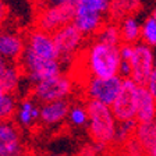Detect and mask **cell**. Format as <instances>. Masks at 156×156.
I'll return each mask as SVG.
<instances>
[{
    "label": "cell",
    "instance_id": "cell-1",
    "mask_svg": "<svg viewBox=\"0 0 156 156\" xmlns=\"http://www.w3.org/2000/svg\"><path fill=\"white\" fill-rule=\"evenodd\" d=\"M120 46L107 45L95 41L85 49V67L91 77L112 78L119 74L120 66Z\"/></svg>",
    "mask_w": 156,
    "mask_h": 156
},
{
    "label": "cell",
    "instance_id": "cell-2",
    "mask_svg": "<svg viewBox=\"0 0 156 156\" xmlns=\"http://www.w3.org/2000/svg\"><path fill=\"white\" fill-rule=\"evenodd\" d=\"M85 107H87L88 119H89L88 131L92 141L101 145H110L112 142H114L117 120L110 106H106L96 101H88Z\"/></svg>",
    "mask_w": 156,
    "mask_h": 156
},
{
    "label": "cell",
    "instance_id": "cell-3",
    "mask_svg": "<svg viewBox=\"0 0 156 156\" xmlns=\"http://www.w3.org/2000/svg\"><path fill=\"white\" fill-rule=\"evenodd\" d=\"M52 36L57 52V58L62 66L71 63V60L77 57L85 41V36L75 28L73 23L56 31Z\"/></svg>",
    "mask_w": 156,
    "mask_h": 156
},
{
    "label": "cell",
    "instance_id": "cell-4",
    "mask_svg": "<svg viewBox=\"0 0 156 156\" xmlns=\"http://www.w3.org/2000/svg\"><path fill=\"white\" fill-rule=\"evenodd\" d=\"M75 14V6L68 4H48L36 16V29H41L46 34H53L60 28L73 23Z\"/></svg>",
    "mask_w": 156,
    "mask_h": 156
},
{
    "label": "cell",
    "instance_id": "cell-5",
    "mask_svg": "<svg viewBox=\"0 0 156 156\" xmlns=\"http://www.w3.org/2000/svg\"><path fill=\"white\" fill-rule=\"evenodd\" d=\"M73 92V80L67 74H58L56 77L36 82L32 88V96L42 103L67 99Z\"/></svg>",
    "mask_w": 156,
    "mask_h": 156
},
{
    "label": "cell",
    "instance_id": "cell-6",
    "mask_svg": "<svg viewBox=\"0 0 156 156\" xmlns=\"http://www.w3.org/2000/svg\"><path fill=\"white\" fill-rule=\"evenodd\" d=\"M138 88L140 85L127 78L123 80L120 92L114 99L113 105L110 106L116 120L127 121V120H136V107H138Z\"/></svg>",
    "mask_w": 156,
    "mask_h": 156
},
{
    "label": "cell",
    "instance_id": "cell-7",
    "mask_svg": "<svg viewBox=\"0 0 156 156\" xmlns=\"http://www.w3.org/2000/svg\"><path fill=\"white\" fill-rule=\"evenodd\" d=\"M121 84L123 80L119 75H114L112 78L89 77L85 84V94L88 96V101H96L106 106H112L120 92Z\"/></svg>",
    "mask_w": 156,
    "mask_h": 156
},
{
    "label": "cell",
    "instance_id": "cell-8",
    "mask_svg": "<svg viewBox=\"0 0 156 156\" xmlns=\"http://www.w3.org/2000/svg\"><path fill=\"white\" fill-rule=\"evenodd\" d=\"M131 80L140 87H145L151 74L155 70V56L152 48L142 42L134 45V52L130 58Z\"/></svg>",
    "mask_w": 156,
    "mask_h": 156
},
{
    "label": "cell",
    "instance_id": "cell-9",
    "mask_svg": "<svg viewBox=\"0 0 156 156\" xmlns=\"http://www.w3.org/2000/svg\"><path fill=\"white\" fill-rule=\"evenodd\" d=\"M23 55L39 60H58L53 36L36 28L27 35Z\"/></svg>",
    "mask_w": 156,
    "mask_h": 156
},
{
    "label": "cell",
    "instance_id": "cell-10",
    "mask_svg": "<svg viewBox=\"0 0 156 156\" xmlns=\"http://www.w3.org/2000/svg\"><path fill=\"white\" fill-rule=\"evenodd\" d=\"M74 27L87 38L89 35H96L99 29L105 25V16L95 13L81 6H75V14L73 20Z\"/></svg>",
    "mask_w": 156,
    "mask_h": 156
},
{
    "label": "cell",
    "instance_id": "cell-11",
    "mask_svg": "<svg viewBox=\"0 0 156 156\" xmlns=\"http://www.w3.org/2000/svg\"><path fill=\"white\" fill-rule=\"evenodd\" d=\"M23 145L17 127L11 121H0V156H21Z\"/></svg>",
    "mask_w": 156,
    "mask_h": 156
},
{
    "label": "cell",
    "instance_id": "cell-12",
    "mask_svg": "<svg viewBox=\"0 0 156 156\" xmlns=\"http://www.w3.org/2000/svg\"><path fill=\"white\" fill-rule=\"evenodd\" d=\"M25 39L13 32H0V56L17 63L24 52Z\"/></svg>",
    "mask_w": 156,
    "mask_h": 156
},
{
    "label": "cell",
    "instance_id": "cell-13",
    "mask_svg": "<svg viewBox=\"0 0 156 156\" xmlns=\"http://www.w3.org/2000/svg\"><path fill=\"white\" fill-rule=\"evenodd\" d=\"M70 103L67 102V99H62V101H55L49 102V103H43V106L41 107V121L46 126H53L57 124L60 121H63L66 117L68 116L70 112Z\"/></svg>",
    "mask_w": 156,
    "mask_h": 156
},
{
    "label": "cell",
    "instance_id": "cell-14",
    "mask_svg": "<svg viewBox=\"0 0 156 156\" xmlns=\"http://www.w3.org/2000/svg\"><path fill=\"white\" fill-rule=\"evenodd\" d=\"M21 78L18 63L9 62L0 56V87L6 94H11L17 89Z\"/></svg>",
    "mask_w": 156,
    "mask_h": 156
},
{
    "label": "cell",
    "instance_id": "cell-15",
    "mask_svg": "<svg viewBox=\"0 0 156 156\" xmlns=\"http://www.w3.org/2000/svg\"><path fill=\"white\" fill-rule=\"evenodd\" d=\"M156 120V99L148 92L145 87L138 88V107H136V121L149 123Z\"/></svg>",
    "mask_w": 156,
    "mask_h": 156
},
{
    "label": "cell",
    "instance_id": "cell-16",
    "mask_svg": "<svg viewBox=\"0 0 156 156\" xmlns=\"http://www.w3.org/2000/svg\"><path fill=\"white\" fill-rule=\"evenodd\" d=\"M141 9V0H112L109 7L112 23L117 24L121 20L131 17Z\"/></svg>",
    "mask_w": 156,
    "mask_h": 156
},
{
    "label": "cell",
    "instance_id": "cell-17",
    "mask_svg": "<svg viewBox=\"0 0 156 156\" xmlns=\"http://www.w3.org/2000/svg\"><path fill=\"white\" fill-rule=\"evenodd\" d=\"M134 136L141 144L145 153L149 155L153 152L156 149V120L149 123H138Z\"/></svg>",
    "mask_w": 156,
    "mask_h": 156
},
{
    "label": "cell",
    "instance_id": "cell-18",
    "mask_svg": "<svg viewBox=\"0 0 156 156\" xmlns=\"http://www.w3.org/2000/svg\"><path fill=\"white\" fill-rule=\"evenodd\" d=\"M121 35V43L126 45H135L141 39V25L138 24L135 17H127L119 23Z\"/></svg>",
    "mask_w": 156,
    "mask_h": 156
},
{
    "label": "cell",
    "instance_id": "cell-19",
    "mask_svg": "<svg viewBox=\"0 0 156 156\" xmlns=\"http://www.w3.org/2000/svg\"><path fill=\"white\" fill-rule=\"evenodd\" d=\"M41 116V107H38L31 99H25L18 109V120L24 127H29Z\"/></svg>",
    "mask_w": 156,
    "mask_h": 156
},
{
    "label": "cell",
    "instance_id": "cell-20",
    "mask_svg": "<svg viewBox=\"0 0 156 156\" xmlns=\"http://www.w3.org/2000/svg\"><path fill=\"white\" fill-rule=\"evenodd\" d=\"M96 41L99 42L107 43V45L113 46H120L121 45V35H120V28L114 23L105 24L99 32L96 34Z\"/></svg>",
    "mask_w": 156,
    "mask_h": 156
},
{
    "label": "cell",
    "instance_id": "cell-21",
    "mask_svg": "<svg viewBox=\"0 0 156 156\" xmlns=\"http://www.w3.org/2000/svg\"><path fill=\"white\" fill-rule=\"evenodd\" d=\"M138 126L136 120H127V121H117V130H116V140L114 142L126 144L127 141L135 135V130Z\"/></svg>",
    "mask_w": 156,
    "mask_h": 156
},
{
    "label": "cell",
    "instance_id": "cell-22",
    "mask_svg": "<svg viewBox=\"0 0 156 156\" xmlns=\"http://www.w3.org/2000/svg\"><path fill=\"white\" fill-rule=\"evenodd\" d=\"M141 39L149 48H156V21L152 17H148L141 25Z\"/></svg>",
    "mask_w": 156,
    "mask_h": 156
},
{
    "label": "cell",
    "instance_id": "cell-23",
    "mask_svg": "<svg viewBox=\"0 0 156 156\" xmlns=\"http://www.w3.org/2000/svg\"><path fill=\"white\" fill-rule=\"evenodd\" d=\"M16 113V99L11 94H4L0 99V121L10 120Z\"/></svg>",
    "mask_w": 156,
    "mask_h": 156
},
{
    "label": "cell",
    "instance_id": "cell-24",
    "mask_svg": "<svg viewBox=\"0 0 156 156\" xmlns=\"http://www.w3.org/2000/svg\"><path fill=\"white\" fill-rule=\"evenodd\" d=\"M68 119L71 121V124H74L75 127H82L88 124V112L87 107L81 106V105H74L70 107L68 112Z\"/></svg>",
    "mask_w": 156,
    "mask_h": 156
},
{
    "label": "cell",
    "instance_id": "cell-25",
    "mask_svg": "<svg viewBox=\"0 0 156 156\" xmlns=\"http://www.w3.org/2000/svg\"><path fill=\"white\" fill-rule=\"evenodd\" d=\"M110 2L112 0H78V3L75 6H81L84 9H88L91 11L105 16L106 13H109Z\"/></svg>",
    "mask_w": 156,
    "mask_h": 156
},
{
    "label": "cell",
    "instance_id": "cell-26",
    "mask_svg": "<svg viewBox=\"0 0 156 156\" xmlns=\"http://www.w3.org/2000/svg\"><path fill=\"white\" fill-rule=\"evenodd\" d=\"M119 77L121 80H127V78H131V64L130 62H126V60H121L120 66H119Z\"/></svg>",
    "mask_w": 156,
    "mask_h": 156
},
{
    "label": "cell",
    "instance_id": "cell-27",
    "mask_svg": "<svg viewBox=\"0 0 156 156\" xmlns=\"http://www.w3.org/2000/svg\"><path fill=\"white\" fill-rule=\"evenodd\" d=\"M120 58L121 60H126V62H130L131 56H133V52H134V45H120Z\"/></svg>",
    "mask_w": 156,
    "mask_h": 156
},
{
    "label": "cell",
    "instance_id": "cell-28",
    "mask_svg": "<svg viewBox=\"0 0 156 156\" xmlns=\"http://www.w3.org/2000/svg\"><path fill=\"white\" fill-rule=\"evenodd\" d=\"M145 88L148 89V92L156 99V71L155 70H153V73L151 74V77H149V80H148V82H146Z\"/></svg>",
    "mask_w": 156,
    "mask_h": 156
},
{
    "label": "cell",
    "instance_id": "cell-29",
    "mask_svg": "<svg viewBox=\"0 0 156 156\" xmlns=\"http://www.w3.org/2000/svg\"><path fill=\"white\" fill-rule=\"evenodd\" d=\"M78 3V0H48V4H52V6H56V4H68V6H75Z\"/></svg>",
    "mask_w": 156,
    "mask_h": 156
},
{
    "label": "cell",
    "instance_id": "cell-30",
    "mask_svg": "<svg viewBox=\"0 0 156 156\" xmlns=\"http://www.w3.org/2000/svg\"><path fill=\"white\" fill-rule=\"evenodd\" d=\"M6 16H7V10H6V7H4V4L0 2V24L4 21Z\"/></svg>",
    "mask_w": 156,
    "mask_h": 156
},
{
    "label": "cell",
    "instance_id": "cell-31",
    "mask_svg": "<svg viewBox=\"0 0 156 156\" xmlns=\"http://www.w3.org/2000/svg\"><path fill=\"white\" fill-rule=\"evenodd\" d=\"M4 94H6V92L3 91V88L0 87V99H2V98H3V95H4Z\"/></svg>",
    "mask_w": 156,
    "mask_h": 156
},
{
    "label": "cell",
    "instance_id": "cell-32",
    "mask_svg": "<svg viewBox=\"0 0 156 156\" xmlns=\"http://www.w3.org/2000/svg\"><path fill=\"white\" fill-rule=\"evenodd\" d=\"M151 17H152V18L156 21V10H155V11H153V13H152V16H151Z\"/></svg>",
    "mask_w": 156,
    "mask_h": 156
},
{
    "label": "cell",
    "instance_id": "cell-33",
    "mask_svg": "<svg viewBox=\"0 0 156 156\" xmlns=\"http://www.w3.org/2000/svg\"><path fill=\"white\" fill-rule=\"evenodd\" d=\"M52 156H68V155H64V153H57V155H52Z\"/></svg>",
    "mask_w": 156,
    "mask_h": 156
},
{
    "label": "cell",
    "instance_id": "cell-34",
    "mask_svg": "<svg viewBox=\"0 0 156 156\" xmlns=\"http://www.w3.org/2000/svg\"><path fill=\"white\" fill-rule=\"evenodd\" d=\"M136 156H149V155H146V153H141V155H136Z\"/></svg>",
    "mask_w": 156,
    "mask_h": 156
},
{
    "label": "cell",
    "instance_id": "cell-35",
    "mask_svg": "<svg viewBox=\"0 0 156 156\" xmlns=\"http://www.w3.org/2000/svg\"><path fill=\"white\" fill-rule=\"evenodd\" d=\"M155 71H156V60H155Z\"/></svg>",
    "mask_w": 156,
    "mask_h": 156
}]
</instances>
